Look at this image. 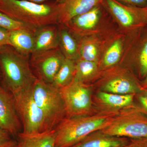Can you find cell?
Wrapping results in <instances>:
<instances>
[{"label":"cell","instance_id":"1","mask_svg":"<svg viewBox=\"0 0 147 147\" xmlns=\"http://www.w3.org/2000/svg\"><path fill=\"white\" fill-rule=\"evenodd\" d=\"M29 58L10 45L0 49L1 83L12 94L31 88L37 79L32 71Z\"/></svg>","mask_w":147,"mask_h":147},{"label":"cell","instance_id":"2","mask_svg":"<svg viewBox=\"0 0 147 147\" xmlns=\"http://www.w3.org/2000/svg\"><path fill=\"white\" fill-rule=\"evenodd\" d=\"M115 115L96 113L88 115L66 117L56 127V147H71L92 132L102 130Z\"/></svg>","mask_w":147,"mask_h":147},{"label":"cell","instance_id":"3","mask_svg":"<svg viewBox=\"0 0 147 147\" xmlns=\"http://www.w3.org/2000/svg\"><path fill=\"white\" fill-rule=\"evenodd\" d=\"M0 11L16 21L35 28L58 24L56 2L37 3L27 0H0Z\"/></svg>","mask_w":147,"mask_h":147},{"label":"cell","instance_id":"4","mask_svg":"<svg viewBox=\"0 0 147 147\" xmlns=\"http://www.w3.org/2000/svg\"><path fill=\"white\" fill-rule=\"evenodd\" d=\"M32 92L45 116L47 129H54L66 117L59 89L37 78L32 87Z\"/></svg>","mask_w":147,"mask_h":147},{"label":"cell","instance_id":"5","mask_svg":"<svg viewBox=\"0 0 147 147\" xmlns=\"http://www.w3.org/2000/svg\"><path fill=\"white\" fill-rule=\"evenodd\" d=\"M101 130L106 134L129 139L147 137V115L134 103L121 111Z\"/></svg>","mask_w":147,"mask_h":147},{"label":"cell","instance_id":"6","mask_svg":"<svg viewBox=\"0 0 147 147\" xmlns=\"http://www.w3.org/2000/svg\"><path fill=\"white\" fill-rule=\"evenodd\" d=\"M32 87L12 94L23 125L22 132L26 134L48 130L45 116L33 96Z\"/></svg>","mask_w":147,"mask_h":147},{"label":"cell","instance_id":"7","mask_svg":"<svg viewBox=\"0 0 147 147\" xmlns=\"http://www.w3.org/2000/svg\"><path fill=\"white\" fill-rule=\"evenodd\" d=\"M65 107L66 117L88 115L96 113L92 88L73 79L59 89Z\"/></svg>","mask_w":147,"mask_h":147},{"label":"cell","instance_id":"8","mask_svg":"<svg viewBox=\"0 0 147 147\" xmlns=\"http://www.w3.org/2000/svg\"><path fill=\"white\" fill-rule=\"evenodd\" d=\"M97 84L98 90L117 94H136L144 89L127 69L115 66L102 71Z\"/></svg>","mask_w":147,"mask_h":147},{"label":"cell","instance_id":"9","mask_svg":"<svg viewBox=\"0 0 147 147\" xmlns=\"http://www.w3.org/2000/svg\"><path fill=\"white\" fill-rule=\"evenodd\" d=\"M101 4L125 30H132L147 23V7L129 5L117 0H102Z\"/></svg>","mask_w":147,"mask_h":147},{"label":"cell","instance_id":"10","mask_svg":"<svg viewBox=\"0 0 147 147\" xmlns=\"http://www.w3.org/2000/svg\"><path fill=\"white\" fill-rule=\"evenodd\" d=\"M65 59L58 47L32 55L30 63L36 73L38 79L52 84Z\"/></svg>","mask_w":147,"mask_h":147},{"label":"cell","instance_id":"11","mask_svg":"<svg viewBox=\"0 0 147 147\" xmlns=\"http://www.w3.org/2000/svg\"><path fill=\"white\" fill-rule=\"evenodd\" d=\"M21 126L13 95L0 82V127L17 136Z\"/></svg>","mask_w":147,"mask_h":147},{"label":"cell","instance_id":"12","mask_svg":"<svg viewBox=\"0 0 147 147\" xmlns=\"http://www.w3.org/2000/svg\"><path fill=\"white\" fill-rule=\"evenodd\" d=\"M135 96L98 90L93 97L95 112L116 115L122 110L134 105Z\"/></svg>","mask_w":147,"mask_h":147},{"label":"cell","instance_id":"13","mask_svg":"<svg viewBox=\"0 0 147 147\" xmlns=\"http://www.w3.org/2000/svg\"><path fill=\"white\" fill-rule=\"evenodd\" d=\"M100 4L74 17L65 26L78 38L89 36L96 29L100 21L101 15Z\"/></svg>","mask_w":147,"mask_h":147},{"label":"cell","instance_id":"14","mask_svg":"<svg viewBox=\"0 0 147 147\" xmlns=\"http://www.w3.org/2000/svg\"><path fill=\"white\" fill-rule=\"evenodd\" d=\"M102 0H61L59 7L58 24L66 25L72 18L101 3Z\"/></svg>","mask_w":147,"mask_h":147},{"label":"cell","instance_id":"15","mask_svg":"<svg viewBox=\"0 0 147 147\" xmlns=\"http://www.w3.org/2000/svg\"><path fill=\"white\" fill-rule=\"evenodd\" d=\"M34 48L33 54L59 47V28L56 24L37 28L35 32Z\"/></svg>","mask_w":147,"mask_h":147},{"label":"cell","instance_id":"16","mask_svg":"<svg viewBox=\"0 0 147 147\" xmlns=\"http://www.w3.org/2000/svg\"><path fill=\"white\" fill-rule=\"evenodd\" d=\"M129 139L105 134L101 130L92 132L71 147H124Z\"/></svg>","mask_w":147,"mask_h":147},{"label":"cell","instance_id":"17","mask_svg":"<svg viewBox=\"0 0 147 147\" xmlns=\"http://www.w3.org/2000/svg\"><path fill=\"white\" fill-rule=\"evenodd\" d=\"M36 29H21L10 31L9 45L18 53L29 57L34 50L35 32Z\"/></svg>","mask_w":147,"mask_h":147},{"label":"cell","instance_id":"18","mask_svg":"<svg viewBox=\"0 0 147 147\" xmlns=\"http://www.w3.org/2000/svg\"><path fill=\"white\" fill-rule=\"evenodd\" d=\"M16 147H56L55 129L32 134L21 132Z\"/></svg>","mask_w":147,"mask_h":147},{"label":"cell","instance_id":"19","mask_svg":"<svg viewBox=\"0 0 147 147\" xmlns=\"http://www.w3.org/2000/svg\"><path fill=\"white\" fill-rule=\"evenodd\" d=\"M59 28V48L65 58L76 61L79 59V40L66 27L60 25Z\"/></svg>","mask_w":147,"mask_h":147},{"label":"cell","instance_id":"20","mask_svg":"<svg viewBox=\"0 0 147 147\" xmlns=\"http://www.w3.org/2000/svg\"><path fill=\"white\" fill-rule=\"evenodd\" d=\"M79 39V59L99 64L101 49L100 42L98 38L88 36Z\"/></svg>","mask_w":147,"mask_h":147},{"label":"cell","instance_id":"21","mask_svg":"<svg viewBox=\"0 0 147 147\" xmlns=\"http://www.w3.org/2000/svg\"><path fill=\"white\" fill-rule=\"evenodd\" d=\"M99 64L79 59L75 61V71L74 79L87 84L100 74Z\"/></svg>","mask_w":147,"mask_h":147},{"label":"cell","instance_id":"22","mask_svg":"<svg viewBox=\"0 0 147 147\" xmlns=\"http://www.w3.org/2000/svg\"><path fill=\"white\" fill-rule=\"evenodd\" d=\"M122 40L116 39L105 50L99 63V68L101 71L116 66L118 63L122 53Z\"/></svg>","mask_w":147,"mask_h":147},{"label":"cell","instance_id":"23","mask_svg":"<svg viewBox=\"0 0 147 147\" xmlns=\"http://www.w3.org/2000/svg\"><path fill=\"white\" fill-rule=\"evenodd\" d=\"M75 71V61L65 58L52 84L59 89L67 86L73 81Z\"/></svg>","mask_w":147,"mask_h":147},{"label":"cell","instance_id":"24","mask_svg":"<svg viewBox=\"0 0 147 147\" xmlns=\"http://www.w3.org/2000/svg\"><path fill=\"white\" fill-rule=\"evenodd\" d=\"M0 27L9 31L21 29L34 30L36 29L31 26L16 21L1 11H0Z\"/></svg>","mask_w":147,"mask_h":147},{"label":"cell","instance_id":"25","mask_svg":"<svg viewBox=\"0 0 147 147\" xmlns=\"http://www.w3.org/2000/svg\"><path fill=\"white\" fill-rule=\"evenodd\" d=\"M139 63L141 74L146 76L147 73V41L143 45L139 53Z\"/></svg>","mask_w":147,"mask_h":147},{"label":"cell","instance_id":"26","mask_svg":"<svg viewBox=\"0 0 147 147\" xmlns=\"http://www.w3.org/2000/svg\"><path fill=\"white\" fill-rule=\"evenodd\" d=\"M138 104L137 105L141 110L147 115V88L135 94Z\"/></svg>","mask_w":147,"mask_h":147},{"label":"cell","instance_id":"27","mask_svg":"<svg viewBox=\"0 0 147 147\" xmlns=\"http://www.w3.org/2000/svg\"><path fill=\"white\" fill-rule=\"evenodd\" d=\"M124 147H147V137L129 139Z\"/></svg>","mask_w":147,"mask_h":147},{"label":"cell","instance_id":"28","mask_svg":"<svg viewBox=\"0 0 147 147\" xmlns=\"http://www.w3.org/2000/svg\"><path fill=\"white\" fill-rule=\"evenodd\" d=\"M9 31L0 27V49L5 45H9Z\"/></svg>","mask_w":147,"mask_h":147},{"label":"cell","instance_id":"29","mask_svg":"<svg viewBox=\"0 0 147 147\" xmlns=\"http://www.w3.org/2000/svg\"><path fill=\"white\" fill-rule=\"evenodd\" d=\"M123 3L129 5L145 7H147V0H117Z\"/></svg>","mask_w":147,"mask_h":147},{"label":"cell","instance_id":"30","mask_svg":"<svg viewBox=\"0 0 147 147\" xmlns=\"http://www.w3.org/2000/svg\"><path fill=\"white\" fill-rule=\"evenodd\" d=\"M11 137L8 132L0 127V145L11 140Z\"/></svg>","mask_w":147,"mask_h":147},{"label":"cell","instance_id":"31","mask_svg":"<svg viewBox=\"0 0 147 147\" xmlns=\"http://www.w3.org/2000/svg\"><path fill=\"white\" fill-rule=\"evenodd\" d=\"M17 142L11 139L9 141L0 145V147H16Z\"/></svg>","mask_w":147,"mask_h":147},{"label":"cell","instance_id":"32","mask_svg":"<svg viewBox=\"0 0 147 147\" xmlns=\"http://www.w3.org/2000/svg\"><path fill=\"white\" fill-rule=\"evenodd\" d=\"M141 85L143 88H147V73L145 76V79L141 83Z\"/></svg>","mask_w":147,"mask_h":147},{"label":"cell","instance_id":"33","mask_svg":"<svg viewBox=\"0 0 147 147\" xmlns=\"http://www.w3.org/2000/svg\"><path fill=\"white\" fill-rule=\"evenodd\" d=\"M27 1H30L32 2L37 3H42L45 1L46 0H27ZM61 0H56L57 1H59Z\"/></svg>","mask_w":147,"mask_h":147},{"label":"cell","instance_id":"34","mask_svg":"<svg viewBox=\"0 0 147 147\" xmlns=\"http://www.w3.org/2000/svg\"><path fill=\"white\" fill-rule=\"evenodd\" d=\"M2 79V76H1V70H0V82L1 81Z\"/></svg>","mask_w":147,"mask_h":147}]
</instances>
